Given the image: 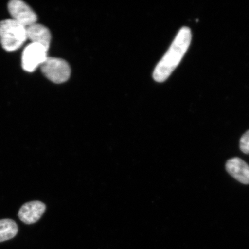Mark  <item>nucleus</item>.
Here are the masks:
<instances>
[{"instance_id":"nucleus-1","label":"nucleus","mask_w":249,"mask_h":249,"mask_svg":"<svg viewBox=\"0 0 249 249\" xmlns=\"http://www.w3.org/2000/svg\"><path fill=\"white\" fill-rule=\"evenodd\" d=\"M191 40V30L187 27H182L155 68L153 77L156 82H163L169 78L188 51Z\"/></svg>"},{"instance_id":"nucleus-2","label":"nucleus","mask_w":249,"mask_h":249,"mask_svg":"<svg viewBox=\"0 0 249 249\" xmlns=\"http://www.w3.org/2000/svg\"><path fill=\"white\" fill-rule=\"evenodd\" d=\"M27 39V28L23 25L12 18L0 22V42L6 51H17Z\"/></svg>"},{"instance_id":"nucleus-3","label":"nucleus","mask_w":249,"mask_h":249,"mask_svg":"<svg viewBox=\"0 0 249 249\" xmlns=\"http://www.w3.org/2000/svg\"><path fill=\"white\" fill-rule=\"evenodd\" d=\"M40 67L43 75L54 83H64L70 79L71 68L63 59L48 57Z\"/></svg>"},{"instance_id":"nucleus-4","label":"nucleus","mask_w":249,"mask_h":249,"mask_svg":"<svg viewBox=\"0 0 249 249\" xmlns=\"http://www.w3.org/2000/svg\"><path fill=\"white\" fill-rule=\"evenodd\" d=\"M48 51L45 47L31 43L24 48L21 56V66L27 72H33L48 58Z\"/></svg>"},{"instance_id":"nucleus-5","label":"nucleus","mask_w":249,"mask_h":249,"mask_svg":"<svg viewBox=\"0 0 249 249\" xmlns=\"http://www.w3.org/2000/svg\"><path fill=\"white\" fill-rule=\"evenodd\" d=\"M8 9L12 18L26 28L36 23L37 16L30 6L20 0L9 2Z\"/></svg>"},{"instance_id":"nucleus-6","label":"nucleus","mask_w":249,"mask_h":249,"mask_svg":"<svg viewBox=\"0 0 249 249\" xmlns=\"http://www.w3.org/2000/svg\"><path fill=\"white\" fill-rule=\"evenodd\" d=\"M46 205L41 201H33L25 203L18 211L21 222L31 225L38 222L46 211Z\"/></svg>"},{"instance_id":"nucleus-7","label":"nucleus","mask_w":249,"mask_h":249,"mask_svg":"<svg viewBox=\"0 0 249 249\" xmlns=\"http://www.w3.org/2000/svg\"><path fill=\"white\" fill-rule=\"evenodd\" d=\"M226 168L233 178L243 184H249V166L241 159H231L227 161Z\"/></svg>"},{"instance_id":"nucleus-8","label":"nucleus","mask_w":249,"mask_h":249,"mask_svg":"<svg viewBox=\"0 0 249 249\" xmlns=\"http://www.w3.org/2000/svg\"><path fill=\"white\" fill-rule=\"evenodd\" d=\"M27 39H30L31 43H37L49 50L52 36L48 28L42 24H34L27 27Z\"/></svg>"},{"instance_id":"nucleus-9","label":"nucleus","mask_w":249,"mask_h":249,"mask_svg":"<svg viewBox=\"0 0 249 249\" xmlns=\"http://www.w3.org/2000/svg\"><path fill=\"white\" fill-rule=\"evenodd\" d=\"M18 226L14 220H0V242L14 238L18 232Z\"/></svg>"},{"instance_id":"nucleus-10","label":"nucleus","mask_w":249,"mask_h":249,"mask_svg":"<svg viewBox=\"0 0 249 249\" xmlns=\"http://www.w3.org/2000/svg\"><path fill=\"white\" fill-rule=\"evenodd\" d=\"M241 150L245 154H249V130L244 134L240 140Z\"/></svg>"}]
</instances>
